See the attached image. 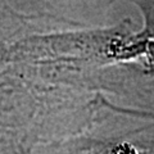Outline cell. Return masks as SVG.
Segmentation results:
<instances>
[{"label":"cell","mask_w":154,"mask_h":154,"mask_svg":"<svg viewBox=\"0 0 154 154\" xmlns=\"http://www.w3.org/2000/svg\"><path fill=\"white\" fill-rule=\"evenodd\" d=\"M0 60H2V51H0ZM0 63H2V62H0Z\"/></svg>","instance_id":"1"}]
</instances>
